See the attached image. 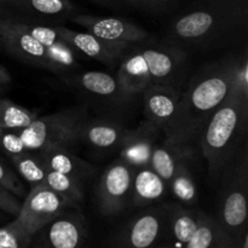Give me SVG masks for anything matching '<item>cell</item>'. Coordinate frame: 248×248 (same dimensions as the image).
<instances>
[{
  "label": "cell",
  "mask_w": 248,
  "mask_h": 248,
  "mask_svg": "<svg viewBox=\"0 0 248 248\" xmlns=\"http://www.w3.org/2000/svg\"><path fill=\"white\" fill-rule=\"evenodd\" d=\"M44 186L58 194L65 201L67 206H75L84 200V183L67 174L47 170Z\"/></svg>",
  "instance_id": "603a6c76"
},
{
  "label": "cell",
  "mask_w": 248,
  "mask_h": 248,
  "mask_svg": "<svg viewBox=\"0 0 248 248\" xmlns=\"http://www.w3.org/2000/svg\"><path fill=\"white\" fill-rule=\"evenodd\" d=\"M115 78L124 91L132 97L142 93L148 86L152 85L149 73L140 48H136L124 56Z\"/></svg>",
  "instance_id": "44dd1931"
},
{
  "label": "cell",
  "mask_w": 248,
  "mask_h": 248,
  "mask_svg": "<svg viewBox=\"0 0 248 248\" xmlns=\"http://www.w3.org/2000/svg\"><path fill=\"white\" fill-rule=\"evenodd\" d=\"M28 244L10 224L0 228V248H26Z\"/></svg>",
  "instance_id": "1f68e13d"
},
{
  "label": "cell",
  "mask_w": 248,
  "mask_h": 248,
  "mask_svg": "<svg viewBox=\"0 0 248 248\" xmlns=\"http://www.w3.org/2000/svg\"><path fill=\"white\" fill-rule=\"evenodd\" d=\"M164 248H171V247H164Z\"/></svg>",
  "instance_id": "ab89813d"
},
{
  "label": "cell",
  "mask_w": 248,
  "mask_h": 248,
  "mask_svg": "<svg viewBox=\"0 0 248 248\" xmlns=\"http://www.w3.org/2000/svg\"><path fill=\"white\" fill-rule=\"evenodd\" d=\"M242 248H248V236L247 234L244 237V244H242Z\"/></svg>",
  "instance_id": "8d00e7d4"
},
{
  "label": "cell",
  "mask_w": 248,
  "mask_h": 248,
  "mask_svg": "<svg viewBox=\"0 0 248 248\" xmlns=\"http://www.w3.org/2000/svg\"><path fill=\"white\" fill-rule=\"evenodd\" d=\"M0 144H1L2 149L11 157L28 152V149L24 145L23 140H22V137L19 136L17 130L2 131L1 136H0Z\"/></svg>",
  "instance_id": "f546056e"
},
{
  "label": "cell",
  "mask_w": 248,
  "mask_h": 248,
  "mask_svg": "<svg viewBox=\"0 0 248 248\" xmlns=\"http://www.w3.org/2000/svg\"><path fill=\"white\" fill-rule=\"evenodd\" d=\"M65 207V201L50 188L45 186H35L26 195L16 219L10 227L29 242L39 230L62 215Z\"/></svg>",
  "instance_id": "5b68a950"
},
{
  "label": "cell",
  "mask_w": 248,
  "mask_h": 248,
  "mask_svg": "<svg viewBox=\"0 0 248 248\" xmlns=\"http://www.w3.org/2000/svg\"><path fill=\"white\" fill-rule=\"evenodd\" d=\"M167 184L150 166L135 169L131 199L138 207L156 202L166 194Z\"/></svg>",
  "instance_id": "7402d4cb"
},
{
  "label": "cell",
  "mask_w": 248,
  "mask_h": 248,
  "mask_svg": "<svg viewBox=\"0 0 248 248\" xmlns=\"http://www.w3.org/2000/svg\"><path fill=\"white\" fill-rule=\"evenodd\" d=\"M166 213L164 210H150L140 213L130 223L124 234L126 248H149L160 236Z\"/></svg>",
  "instance_id": "e0dca14e"
},
{
  "label": "cell",
  "mask_w": 248,
  "mask_h": 248,
  "mask_svg": "<svg viewBox=\"0 0 248 248\" xmlns=\"http://www.w3.org/2000/svg\"><path fill=\"white\" fill-rule=\"evenodd\" d=\"M127 128L120 123L107 119L85 121L80 136V143H86L97 149H111L120 147Z\"/></svg>",
  "instance_id": "ffe728a7"
},
{
  "label": "cell",
  "mask_w": 248,
  "mask_h": 248,
  "mask_svg": "<svg viewBox=\"0 0 248 248\" xmlns=\"http://www.w3.org/2000/svg\"><path fill=\"white\" fill-rule=\"evenodd\" d=\"M35 154L47 170L67 174L82 183L93 173V166L77 156L70 149L51 148L35 152Z\"/></svg>",
  "instance_id": "d6986e66"
},
{
  "label": "cell",
  "mask_w": 248,
  "mask_h": 248,
  "mask_svg": "<svg viewBox=\"0 0 248 248\" xmlns=\"http://www.w3.org/2000/svg\"><path fill=\"white\" fill-rule=\"evenodd\" d=\"M21 6L43 16H64L73 11L68 0H21Z\"/></svg>",
  "instance_id": "f1b7e54d"
},
{
  "label": "cell",
  "mask_w": 248,
  "mask_h": 248,
  "mask_svg": "<svg viewBox=\"0 0 248 248\" xmlns=\"http://www.w3.org/2000/svg\"><path fill=\"white\" fill-rule=\"evenodd\" d=\"M21 201L17 200L7 189L0 184V207L11 215L17 216L19 208H21Z\"/></svg>",
  "instance_id": "e575fe53"
},
{
  "label": "cell",
  "mask_w": 248,
  "mask_h": 248,
  "mask_svg": "<svg viewBox=\"0 0 248 248\" xmlns=\"http://www.w3.org/2000/svg\"><path fill=\"white\" fill-rule=\"evenodd\" d=\"M18 171L19 176L31 186V188L44 186L47 169L43 165L38 155L34 152H26L21 155L11 157Z\"/></svg>",
  "instance_id": "cb8c5ba5"
},
{
  "label": "cell",
  "mask_w": 248,
  "mask_h": 248,
  "mask_svg": "<svg viewBox=\"0 0 248 248\" xmlns=\"http://www.w3.org/2000/svg\"><path fill=\"white\" fill-rule=\"evenodd\" d=\"M73 22L86 29L87 33L108 43L123 44L132 46L144 43L149 34L140 26L118 17H101L91 15H80L73 18Z\"/></svg>",
  "instance_id": "ba28073f"
},
{
  "label": "cell",
  "mask_w": 248,
  "mask_h": 248,
  "mask_svg": "<svg viewBox=\"0 0 248 248\" xmlns=\"http://www.w3.org/2000/svg\"><path fill=\"white\" fill-rule=\"evenodd\" d=\"M247 159L230 171L225 181L220 203V219L228 232H237L247 220Z\"/></svg>",
  "instance_id": "52a82bcc"
},
{
  "label": "cell",
  "mask_w": 248,
  "mask_h": 248,
  "mask_svg": "<svg viewBox=\"0 0 248 248\" xmlns=\"http://www.w3.org/2000/svg\"><path fill=\"white\" fill-rule=\"evenodd\" d=\"M41 241L46 248H81L85 241L84 220L79 215H60L43 229Z\"/></svg>",
  "instance_id": "4fadbf2b"
},
{
  "label": "cell",
  "mask_w": 248,
  "mask_h": 248,
  "mask_svg": "<svg viewBox=\"0 0 248 248\" xmlns=\"http://www.w3.org/2000/svg\"><path fill=\"white\" fill-rule=\"evenodd\" d=\"M0 35L6 47L22 62L60 73L45 46L39 43L22 23L0 22Z\"/></svg>",
  "instance_id": "9c48e42d"
},
{
  "label": "cell",
  "mask_w": 248,
  "mask_h": 248,
  "mask_svg": "<svg viewBox=\"0 0 248 248\" xmlns=\"http://www.w3.org/2000/svg\"><path fill=\"white\" fill-rule=\"evenodd\" d=\"M171 223L173 236L182 244H188L198 229L199 213L174 206L171 210Z\"/></svg>",
  "instance_id": "4316f807"
},
{
  "label": "cell",
  "mask_w": 248,
  "mask_h": 248,
  "mask_svg": "<svg viewBox=\"0 0 248 248\" xmlns=\"http://www.w3.org/2000/svg\"><path fill=\"white\" fill-rule=\"evenodd\" d=\"M55 27L61 38L75 52L81 53V55L87 56L90 58H93V60L104 63V64H115L130 50V46L101 40V39L87 33V31H73V29L67 28V27Z\"/></svg>",
  "instance_id": "30bf717a"
},
{
  "label": "cell",
  "mask_w": 248,
  "mask_h": 248,
  "mask_svg": "<svg viewBox=\"0 0 248 248\" xmlns=\"http://www.w3.org/2000/svg\"><path fill=\"white\" fill-rule=\"evenodd\" d=\"M38 114L10 101L0 102V127L2 130H22L31 125Z\"/></svg>",
  "instance_id": "d4e9b609"
},
{
  "label": "cell",
  "mask_w": 248,
  "mask_h": 248,
  "mask_svg": "<svg viewBox=\"0 0 248 248\" xmlns=\"http://www.w3.org/2000/svg\"><path fill=\"white\" fill-rule=\"evenodd\" d=\"M149 12H165L173 6L177 0H124Z\"/></svg>",
  "instance_id": "d6a6232c"
},
{
  "label": "cell",
  "mask_w": 248,
  "mask_h": 248,
  "mask_svg": "<svg viewBox=\"0 0 248 248\" xmlns=\"http://www.w3.org/2000/svg\"><path fill=\"white\" fill-rule=\"evenodd\" d=\"M247 116L248 97L232 86L227 98L216 109L199 136V144L212 177L225 169L236 152L246 131Z\"/></svg>",
  "instance_id": "3957f363"
},
{
  "label": "cell",
  "mask_w": 248,
  "mask_h": 248,
  "mask_svg": "<svg viewBox=\"0 0 248 248\" xmlns=\"http://www.w3.org/2000/svg\"><path fill=\"white\" fill-rule=\"evenodd\" d=\"M135 169L123 160L113 162L102 173L97 186V202L103 215H115L125 208L132 191Z\"/></svg>",
  "instance_id": "8992f818"
},
{
  "label": "cell",
  "mask_w": 248,
  "mask_h": 248,
  "mask_svg": "<svg viewBox=\"0 0 248 248\" xmlns=\"http://www.w3.org/2000/svg\"><path fill=\"white\" fill-rule=\"evenodd\" d=\"M6 81H9V75L2 68H0V84H4Z\"/></svg>",
  "instance_id": "d590c367"
},
{
  "label": "cell",
  "mask_w": 248,
  "mask_h": 248,
  "mask_svg": "<svg viewBox=\"0 0 248 248\" xmlns=\"http://www.w3.org/2000/svg\"><path fill=\"white\" fill-rule=\"evenodd\" d=\"M2 131H4V130H2V128H1V127H0V136H1V133H2Z\"/></svg>",
  "instance_id": "f35d334b"
},
{
  "label": "cell",
  "mask_w": 248,
  "mask_h": 248,
  "mask_svg": "<svg viewBox=\"0 0 248 248\" xmlns=\"http://www.w3.org/2000/svg\"><path fill=\"white\" fill-rule=\"evenodd\" d=\"M169 186L174 198L184 205H194L198 200V189L195 181L189 170V164H182L170 181Z\"/></svg>",
  "instance_id": "484cf974"
},
{
  "label": "cell",
  "mask_w": 248,
  "mask_h": 248,
  "mask_svg": "<svg viewBox=\"0 0 248 248\" xmlns=\"http://www.w3.org/2000/svg\"><path fill=\"white\" fill-rule=\"evenodd\" d=\"M87 119L84 108H68L41 118L38 116L31 125L17 131L29 152L51 148L72 149L80 143L82 126Z\"/></svg>",
  "instance_id": "277c9868"
},
{
  "label": "cell",
  "mask_w": 248,
  "mask_h": 248,
  "mask_svg": "<svg viewBox=\"0 0 248 248\" xmlns=\"http://www.w3.org/2000/svg\"><path fill=\"white\" fill-rule=\"evenodd\" d=\"M159 133V131L145 121L135 130H127L119 147L120 159L132 169L149 166Z\"/></svg>",
  "instance_id": "5bb4252c"
},
{
  "label": "cell",
  "mask_w": 248,
  "mask_h": 248,
  "mask_svg": "<svg viewBox=\"0 0 248 248\" xmlns=\"http://www.w3.org/2000/svg\"><path fill=\"white\" fill-rule=\"evenodd\" d=\"M0 184H1L5 189H7L10 193L17 194V195L21 196V198H26L27 194L26 191H24L22 182H19V179L17 178V176L14 172L5 169V167L2 166L1 162H0Z\"/></svg>",
  "instance_id": "4dcf8cb0"
},
{
  "label": "cell",
  "mask_w": 248,
  "mask_h": 248,
  "mask_svg": "<svg viewBox=\"0 0 248 248\" xmlns=\"http://www.w3.org/2000/svg\"><path fill=\"white\" fill-rule=\"evenodd\" d=\"M236 65L235 60L215 63L191 81L165 128V140L193 147L203 126L229 94Z\"/></svg>",
  "instance_id": "6da1fadb"
},
{
  "label": "cell",
  "mask_w": 248,
  "mask_h": 248,
  "mask_svg": "<svg viewBox=\"0 0 248 248\" xmlns=\"http://www.w3.org/2000/svg\"><path fill=\"white\" fill-rule=\"evenodd\" d=\"M232 86L236 87L244 96L248 97V62L247 58H244L242 62L237 61L236 69H235Z\"/></svg>",
  "instance_id": "836d02e7"
},
{
  "label": "cell",
  "mask_w": 248,
  "mask_h": 248,
  "mask_svg": "<svg viewBox=\"0 0 248 248\" xmlns=\"http://www.w3.org/2000/svg\"><path fill=\"white\" fill-rule=\"evenodd\" d=\"M24 28L46 47L51 58L57 65L60 72L74 69L79 65L78 52H75L58 34L56 27L43 26V24L22 23Z\"/></svg>",
  "instance_id": "2e32d148"
},
{
  "label": "cell",
  "mask_w": 248,
  "mask_h": 248,
  "mask_svg": "<svg viewBox=\"0 0 248 248\" xmlns=\"http://www.w3.org/2000/svg\"><path fill=\"white\" fill-rule=\"evenodd\" d=\"M96 1L101 2V4H110L111 0H96Z\"/></svg>",
  "instance_id": "74e56055"
},
{
  "label": "cell",
  "mask_w": 248,
  "mask_h": 248,
  "mask_svg": "<svg viewBox=\"0 0 248 248\" xmlns=\"http://www.w3.org/2000/svg\"><path fill=\"white\" fill-rule=\"evenodd\" d=\"M222 229L213 219L199 213L198 229L186 244V248H212L220 240Z\"/></svg>",
  "instance_id": "83f0119b"
},
{
  "label": "cell",
  "mask_w": 248,
  "mask_h": 248,
  "mask_svg": "<svg viewBox=\"0 0 248 248\" xmlns=\"http://www.w3.org/2000/svg\"><path fill=\"white\" fill-rule=\"evenodd\" d=\"M193 155L190 145L165 140L161 144L155 145L149 166L169 184L178 167L182 164H189Z\"/></svg>",
  "instance_id": "ac0fdd59"
},
{
  "label": "cell",
  "mask_w": 248,
  "mask_h": 248,
  "mask_svg": "<svg viewBox=\"0 0 248 248\" xmlns=\"http://www.w3.org/2000/svg\"><path fill=\"white\" fill-rule=\"evenodd\" d=\"M77 86L82 92L93 98L110 106L123 107L133 98L125 92L115 77L104 72H85L77 79Z\"/></svg>",
  "instance_id": "9a60e30c"
},
{
  "label": "cell",
  "mask_w": 248,
  "mask_h": 248,
  "mask_svg": "<svg viewBox=\"0 0 248 248\" xmlns=\"http://www.w3.org/2000/svg\"><path fill=\"white\" fill-rule=\"evenodd\" d=\"M152 85H170L186 61V52L176 46L140 48Z\"/></svg>",
  "instance_id": "7c38bea8"
},
{
  "label": "cell",
  "mask_w": 248,
  "mask_h": 248,
  "mask_svg": "<svg viewBox=\"0 0 248 248\" xmlns=\"http://www.w3.org/2000/svg\"><path fill=\"white\" fill-rule=\"evenodd\" d=\"M246 17L245 1L211 0L176 17L167 27V40L179 48L222 45L237 36Z\"/></svg>",
  "instance_id": "7a4b0ae2"
},
{
  "label": "cell",
  "mask_w": 248,
  "mask_h": 248,
  "mask_svg": "<svg viewBox=\"0 0 248 248\" xmlns=\"http://www.w3.org/2000/svg\"><path fill=\"white\" fill-rule=\"evenodd\" d=\"M142 93L145 123L164 132L176 114L181 93L171 85H150Z\"/></svg>",
  "instance_id": "8fae6325"
}]
</instances>
